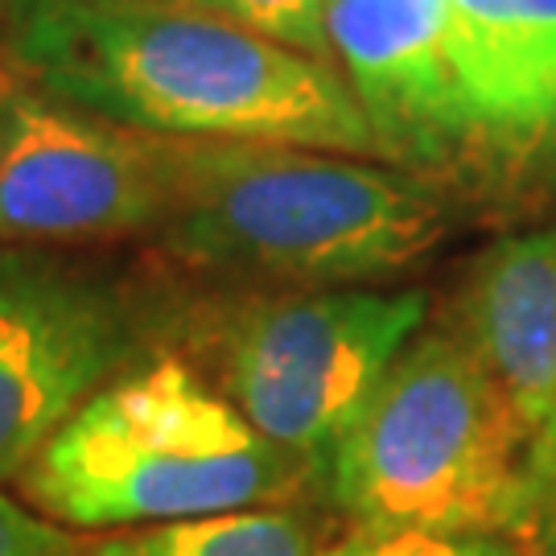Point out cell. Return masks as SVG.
Instances as JSON below:
<instances>
[{
	"instance_id": "3957f363",
	"label": "cell",
	"mask_w": 556,
	"mask_h": 556,
	"mask_svg": "<svg viewBox=\"0 0 556 556\" xmlns=\"http://www.w3.org/2000/svg\"><path fill=\"white\" fill-rule=\"evenodd\" d=\"M318 478L248 425L181 351L119 371L21 470L25 503L62 528H144L285 503Z\"/></svg>"
},
{
	"instance_id": "5bb4252c",
	"label": "cell",
	"mask_w": 556,
	"mask_h": 556,
	"mask_svg": "<svg viewBox=\"0 0 556 556\" xmlns=\"http://www.w3.org/2000/svg\"><path fill=\"white\" fill-rule=\"evenodd\" d=\"M314 556H523L511 536H433V532H355Z\"/></svg>"
},
{
	"instance_id": "4fadbf2b",
	"label": "cell",
	"mask_w": 556,
	"mask_h": 556,
	"mask_svg": "<svg viewBox=\"0 0 556 556\" xmlns=\"http://www.w3.org/2000/svg\"><path fill=\"white\" fill-rule=\"evenodd\" d=\"M523 556H540L556 548V413L540 425L519 470V516L511 528Z\"/></svg>"
},
{
	"instance_id": "52a82bcc",
	"label": "cell",
	"mask_w": 556,
	"mask_h": 556,
	"mask_svg": "<svg viewBox=\"0 0 556 556\" xmlns=\"http://www.w3.org/2000/svg\"><path fill=\"white\" fill-rule=\"evenodd\" d=\"M140 309L112 280L46 256H0V482L119 371L140 363Z\"/></svg>"
},
{
	"instance_id": "e0dca14e",
	"label": "cell",
	"mask_w": 556,
	"mask_h": 556,
	"mask_svg": "<svg viewBox=\"0 0 556 556\" xmlns=\"http://www.w3.org/2000/svg\"><path fill=\"white\" fill-rule=\"evenodd\" d=\"M9 96H13V87H9V79L0 75V116H4V103H9Z\"/></svg>"
},
{
	"instance_id": "ba28073f",
	"label": "cell",
	"mask_w": 556,
	"mask_h": 556,
	"mask_svg": "<svg viewBox=\"0 0 556 556\" xmlns=\"http://www.w3.org/2000/svg\"><path fill=\"white\" fill-rule=\"evenodd\" d=\"M445 0H326L338 75L383 161L429 181H470V140L445 46Z\"/></svg>"
},
{
	"instance_id": "5b68a950",
	"label": "cell",
	"mask_w": 556,
	"mask_h": 556,
	"mask_svg": "<svg viewBox=\"0 0 556 556\" xmlns=\"http://www.w3.org/2000/svg\"><path fill=\"white\" fill-rule=\"evenodd\" d=\"M420 289H273L202 309L181 355L280 450L326 475L346 425L425 330Z\"/></svg>"
},
{
	"instance_id": "9c48e42d",
	"label": "cell",
	"mask_w": 556,
	"mask_h": 556,
	"mask_svg": "<svg viewBox=\"0 0 556 556\" xmlns=\"http://www.w3.org/2000/svg\"><path fill=\"white\" fill-rule=\"evenodd\" d=\"M470 178L523 181L556 165V0H445Z\"/></svg>"
},
{
	"instance_id": "6da1fadb",
	"label": "cell",
	"mask_w": 556,
	"mask_h": 556,
	"mask_svg": "<svg viewBox=\"0 0 556 556\" xmlns=\"http://www.w3.org/2000/svg\"><path fill=\"white\" fill-rule=\"evenodd\" d=\"M13 54L54 100L128 128L383 161L338 66L239 21L153 0H46L13 25Z\"/></svg>"
},
{
	"instance_id": "30bf717a",
	"label": "cell",
	"mask_w": 556,
	"mask_h": 556,
	"mask_svg": "<svg viewBox=\"0 0 556 556\" xmlns=\"http://www.w3.org/2000/svg\"><path fill=\"white\" fill-rule=\"evenodd\" d=\"M516 408L528 441L556 413V227L491 243L450 326Z\"/></svg>"
},
{
	"instance_id": "2e32d148",
	"label": "cell",
	"mask_w": 556,
	"mask_h": 556,
	"mask_svg": "<svg viewBox=\"0 0 556 556\" xmlns=\"http://www.w3.org/2000/svg\"><path fill=\"white\" fill-rule=\"evenodd\" d=\"M38 4H46V0H4V13H9V21L17 25V21H25Z\"/></svg>"
},
{
	"instance_id": "7c38bea8",
	"label": "cell",
	"mask_w": 556,
	"mask_h": 556,
	"mask_svg": "<svg viewBox=\"0 0 556 556\" xmlns=\"http://www.w3.org/2000/svg\"><path fill=\"white\" fill-rule=\"evenodd\" d=\"M153 4H174V9L239 21L256 34H268V38L298 46L305 54L338 66L330 34H326V0H153Z\"/></svg>"
},
{
	"instance_id": "ac0fdd59",
	"label": "cell",
	"mask_w": 556,
	"mask_h": 556,
	"mask_svg": "<svg viewBox=\"0 0 556 556\" xmlns=\"http://www.w3.org/2000/svg\"><path fill=\"white\" fill-rule=\"evenodd\" d=\"M540 556H556V548H548V553H540Z\"/></svg>"
},
{
	"instance_id": "277c9868",
	"label": "cell",
	"mask_w": 556,
	"mask_h": 556,
	"mask_svg": "<svg viewBox=\"0 0 556 556\" xmlns=\"http://www.w3.org/2000/svg\"><path fill=\"white\" fill-rule=\"evenodd\" d=\"M523 450L516 408L445 326L400 351L321 482L355 532L511 536Z\"/></svg>"
},
{
	"instance_id": "9a60e30c",
	"label": "cell",
	"mask_w": 556,
	"mask_h": 556,
	"mask_svg": "<svg viewBox=\"0 0 556 556\" xmlns=\"http://www.w3.org/2000/svg\"><path fill=\"white\" fill-rule=\"evenodd\" d=\"M83 548L62 523L0 491V556H83Z\"/></svg>"
},
{
	"instance_id": "7a4b0ae2",
	"label": "cell",
	"mask_w": 556,
	"mask_h": 556,
	"mask_svg": "<svg viewBox=\"0 0 556 556\" xmlns=\"http://www.w3.org/2000/svg\"><path fill=\"white\" fill-rule=\"evenodd\" d=\"M157 243L211 277L273 289H355L429 256L445 236L441 186L376 157L181 140Z\"/></svg>"
},
{
	"instance_id": "8fae6325",
	"label": "cell",
	"mask_w": 556,
	"mask_h": 556,
	"mask_svg": "<svg viewBox=\"0 0 556 556\" xmlns=\"http://www.w3.org/2000/svg\"><path fill=\"white\" fill-rule=\"evenodd\" d=\"M309 523L289 507H248L219 516L119 528L87 544L83 556H314Z\"/></svg>"
},
{
	"instance_id": "8992f818",
	"label": "cell",
	"mask_w": 556,
	"mask_h": 556,
	"mask_svg": "<svg viewBox=\"0 0 556 556\" xmlns=\"http://www.w3.org/2000/svg\"><path fill=\"white\" fill-rule=\"evenodd\" d=\"M178 137L13 91L0 116V248L157 231Z\"/></svg>"
}]
</instances>
